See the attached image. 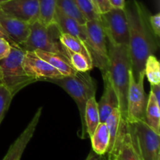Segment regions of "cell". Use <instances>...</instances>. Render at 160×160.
Here are the masks:
<instances>
[{
    "label": "cell",
    "instance_id": "obj_1",
    "mask_svg": "<svg viewBox=\"0 0 160 160\" xmlns=\"http://www.w3.org/2000/svg\"><path fill=\"white\" fill-rule=\"evenodd\" d=\"M125 12L129 30V49L132 72L137 81L145 69V60L159 48L149 22L150 13L144 4L138 0L125 1Z\"/></svg>",
    "mask_w": 160,
    "mask_h": 160
},
{
    "label": "cell",
    "instance_id": "obj_2",
    "mask_svg": "<svg viewBox=\"0 0 160 160\" xmlns=\"http://www.w3.org/2000/svg\"><path fill=\"white\" fill-rule=\"evenodd\" d=\"M109 66L108 72L119 99L121 117L127 121V97L130 71L132 69L128 46L114 43L107 38Z\"/></svg>",
    "mask_w": 160,
    "mask_h": 160
},
{
    "label": "cell",
    "instance_id": "obj_3",
    "mask_svg": "<svg viewBox=\"0 0 160 160\" xmlns=\"http://www.w3.org/2000/svg\"><path fill=\"white\" fill-rule=\"evenodd\" d=\"M45 81H48L59 85L74 100L79 110L81 122V132L78 133V135L82 139L87 138L88 134L86 131L84 114L87 102L89 98L95 97L97 84L95 80L88 71H78V73L73 76H64L56 79H46Z\"/></svg>",
    "mask_w": 160,
    "mask_h": 160
},
{
    "label": "cell",
    "instance_id": "obj_4",
    "mask_svg": "<svg viewBox=\"0 0 160 160\" xmlns=\"http://www.w3.org/2000/svg\"><path fill=\"white\" fill-rule=\"evenodd\" d=\"M60 34L61 31L56 22L43 25L40 21H37L31 24L29 37L20 47L24 51L33 52L39 49L56 53L70 61L69 50L61 42Z\"/></svg>",
    "mask_w": 160,
    "mask_h": 160
},
{
    "label": "cell",
    "instance_id": "obj_5",
    "mask_svg": "<svg viewBox=\"0 0 160 160\" xmlns=\"http://www.w3.org/2000/svg\"><path fill=\"white\" fill-rule=\"evenodd\" d=\"M25 51L19 45H12L9 56L0 60V84L6 87L15 96L26 86L35 82L23 67Z\"/></svg>",
    "mask_w": 160,
    "mask_h": 160
},
{
    "label": "cell",
    "instance_id": "obj_6",
    "mask_svg": "<svg viewBox=\"0 0 160 160\" xmlns=\"http://www.w3.org/2000/svg\"><path fill=\"white\" fill-rule=\"evenodd\" d=\"M128 128L142 160H160V135L142 121L128 123Z\"/></svg>",
    "mask_w": 160,
    "mask_h": 160
},
{
    "label": "cell",
    "instance_id": "obj_7",
    "mask_svg": "<svg viewBox=\"0 0 160 160\" xmlns=\"http://www.w3.org/2000/svg\"><path fill=\"white\" fill-rule=\"evenodd\" d=\"M88 34L89 52L92 56V63L101 71L102 75L108 72L109 53L107 38L105 33L101 20H89L86 23Z\"/></svg>",
    "mask_w": 160,
    "mask_h": 160
},
{
    "label": "cell",
    "instance_id": "obj_8",
    "mask_svg": "<svg viewBox=\"0 0 160 160\" xmlns=\"http://www.w3.org/2000/svg\"><path fill=\"white\" fill-rule=\"evenodd\" d=\"M145 71L142 72L136 81L132 69L130 71L129 87L127 97V122L134 123L142 121L145 123V111L148 96L144 89Z\"/></svg>",
    "mask_w": 160,
    "mask_h": 160
},
{
    "label": "cell",
    "instance_id": "obj_9",
    "mask_svg": "<svg viewBox=\"0 0 160 160\" xmlns=\"http://www.w3.org/2000/svg\"><path fill=\"white\" fill-rule=\"evenodd\" d=\"M106 38L118 45L128 46L129 30L123 8H113L100 15Z\"/></svg>",
    "mask_w": 160,
    "mask_h": 160
},
{
    "label": "cell",
    "instance_id": "obj_10",
    "mask_svg": "<svg viewBox=\"0 0 160 160\" xmlns=\"http://www.w3.org/2000/svg\"><path fill=\"white\" fill-rule=\"evenodd\" d=\"M23 67L27 74L36 81L64 77L56 68L39 57L34 52L25 51Z\"/></svg>",
    "mask_w": 160,
    "mask_h": 160
},
{
    "label": "cell",
    "instance_id": "obj_11",
    "mask_svg": "<svg viewBox=\"0 0 160 160\" xmlns=\"http://www.w3.org/2000/svg\"><path fill=\"white\" fill-rule=\"evenodd\" d=\"M0 10L28 24L39 21L38 0H9L0 4Z\"/></svg>",
    "mask_w": 160,
    "mask_h": 160
},
{
    "label": "cell",
    "instance_id": "obj_12",
    "mask_svg": "<svg viewBox=\"0 0 160 160\" xmlns=\"http://www.w3.org/2000/svg\"><path fill=\"white\" fill-rule=\"evenodd\" d=\"M42 112V107L38 108L37 112L33 117L32 120L30 121L27 128L23 130V132L20 134L15 142L10 145L9 150L6 152L2 160H20L23 153L26 148L27 145L32 138L34 132L36 131L39 120L41 118Z\"/></svg>",
    "mask_w": 160,
    "mask_h": 160
},
{
    "label": "cell",
    "instance_id": "obj_13",
    "mask_svg": "<svg viewBox=\"0 0 160 160\" xmlns=\"http://www.w3.org/2000/svg\"><path fill=\"white\" fill-rule=\"evenodd\" d=\"M105 123L109 134V147L106 155L114 156L128 131V122L122 118L120 109H116L108 117Z\"/></svg>",
    "mask_w": 160,
    "mask_h": 160
},
{
    "label": "cell",
    "instance_id": "obj_14",
    "mask_svg": "<svg viewBox=\"0 0 160 160\" xmlns=\"http://www.w3.org/2000/svg\"><path fill=\"white\" fill-rule=\"evenodd\" d=\"M0 23L10 40L17 45L27 41L31 33V24L7 15L0 10Z\"/></svg>",
    "mask_w": 160,
    "mask_h": 160
},
{
    "label": "cell",
    "instance_id": "obj_15",
    "mask_svg": "<svg viewBox=\"0 0 160 160\" xmlns=\"http://www.w3.org/2000/svg\"><path fill=\"white\" fill-rule=\"evenodd\" d=\"M104 91L101 99L98 102L100 123H105L112 111L119 108V99L115 88L112 84L109 72L102 75Z\"/></svg>",
    "mask_w": 160,
    "mask_h": 160
},
{
    "label": "cell",
    "instance_id": "obj_16",
    "mask_svg": "<svg viewBox=\"0 0 160 160\" xmlns=\"http://www.w3.org/2000/svg\"><path fill=\"white\" fill-rule=\"evenodd\" d=\"M55 21L59 26L61 32L67 33L79 38L86 45L89 51L90 43H89L88 34L86 25L80 24L73 18L63 13L57 7H56V13H55Z\"/></svg>",
    "mask_w": 160,
    "mask_h": 160
},
{
    "label": "cell",
    "instance_id": "obj_17",
    "mask_svg": "<svg viewBox=\"0 0 160 160\" xmlns=\"http://www.w3.org/2000/svg\"><path fill=\"white\" fill-rule=\"evenodd\" d=\"M33 52H34L42 59L46 61L52 67L56 68L63 76H73L78 73V71L71 65L70 61L60 55L48 52L39 49H36Z\"/></svg>",
    "mask_w": 160,
    "mask_h": 160
},
{
    "label": "cell",
    "instance_id": "obj_18",
    "mask_svg": "<svg viewBox=\"0 0 160 160\" xmlns=\"http://www.w3.org/2000/svg\"><path fill=\"white\" fill-rule=\"evenodd\" d=\"M145 123L153 131L160 135V104L152 92L148 95Z\"/></svg>",
    "mask_w": 160,
    "mask_h": 160
},
{
    "label": "cell",
    "instance_id": "obj_19",
    "mask_svg": "<svg viewBox=\"0 0 160 160\" xmlns=\"http://www.w3.org/2000/svg\"><path fill=\"white\" fill-rule=\"evenodd\" d=\"M90 138L92 150L98 155H106L109 143V134L106 123H99Z\"/></svg>",
    "mask_w": 160,
    "mask_h": 160
},
{
    "label": "cell",
    "instance_id": "obj_20",
    "mask_svg": "<svg viewBox=\"0 0 160 160\" xmlns=\"http://www.w3.org/2000/svg\"><path fill=\"white\" fill-rule=\"evenodd\" d=\"M84 120H85L88 137L91 138L100 123L98 102L95 99V97L89 98L88 101L87 102L85 114H84Z\"/></svg>",
    "mask_w": 160,
    "mask_h": 160
},
{
    "label": "cell",
    "instance_id": "obj_21",
    "mask_svg": "<svg viewBox=\"0 0 160 160\" xmlns=\"http://www.w3.org/2000/svg\"><path fill=\"white\" fill-rule=\"evenodd\" d=\"M117 160H142L136 150L129 131H127L117 152L114 155Z\"/></svg>",
    "mask_w": 160,
    "mask_h": 160
},
{
    "label": "cell",
    "instance_id": "obj_22",
    "mask_svg": "<svg viewBox=\"0 0 160 160\" xmlns=\"http://www.w3.org/2000/svg\"><path fill=\"white\" fill-rule=\"evenodd\" d=\"M60 41L62 42V45L66 47L68 50L73 52L79 53V54L82 55L83 56L86 58L88 61L90 62V64L92 63V56H91L90 52H89L88 49L86 47V45L81 42L79 38L72 36L70 34H67V33L61 32L60 34ZM94 67V66H93Z\"/></svg>",
    "mask_w": 160,
    "mask_h": 160
},
{
    "label": "cell",
    "instance_id": "obj_23",
    "mask_svg": "<svg viewBox=\"0 0 160 160\" xmlns=\"http://www.w3.org/2000/svg\"><path fill=\"white\" fill-rule=\"evenodd\" d=\"M56 7L59 8L66 15L78 22L80 24L85 25L87 23V20L77 6L74 0H56Z\"/></svg>",
    "mask_w": 160,
    "mask_h": 160
},
{
    "label": "cell",
    "instance_id": "obj_24",
    "mask_svg": "<svg viewBox=\"0 0 160 160\" xmlns=\"http://www.w3.org/2000/svg\"><path fill=\"white\" fill-rule=\"evenodd\" d=\"M39 8V21L43 25L55 23L56 0H38Z\"/></svg>",
    "mask_w": 160,
    "mask_h": 160
},
{
    "label": "cell",
    "instance_id": "obj_25",
    "mask_svg": "<svg viewBox=\"0 0 160 160\" xmlns=\"http://www.w3.org/2000/svg\"><path fill=\"white\" fill-rule=\"evenodd\" d=\"M145 76L151 84H160V63L155 55H150L145 60Z\"/></svg>",
    "mask_w": 160,
    "mask_h": 160
},
{
    "label": "cell",
    "instance_id": "obj_26",
    "mask_svg": "<svg viewBox=\"0 0 160 160\" xmlns=\"http://www.w3.org/2000/svg\"><path fill=\"white\" fill-rule=\"evenodd\" d=\"M74 1L87 21L101 19L100 14L97 12L95 6L91 0H74Z\"/></svg>",
    "mask_w": 160,
    "mask_h": 160
},
{
    "label": "cell",
    "instance_id": "obj_27",
    "mask_svg": "<svg viewBox=\"0 0 160 160\" xmlns=\"http://www.w3.org/2000/svg\"><path fill=\"white\" fill-rule=\"evenodd\" d=\"M70 53V62L73 68L78 72H86L93 69V66L86 59L84 56L79 53L73 52L69 50Z\"/></svg>",
    "mask_w": 160,
    "mask_h": 160
},
{
    "label": "cell",
    "instance_id": "obj_28",
    "mask_svg": "<svg viewBox=\"0 0 160 160\" xmlns=\"http://www.w3.org/2000/svg\"><path fill=\"white\" fill-rule=\"evenodd\" d=\"M12 95L6 87L0 84V124L12 102Z\"/></svg>",
    "mask_w": 160,
    "mask_h": 160
},
{
    "label": "cell",
    "instance_id": "obj_29",
    "mask_svg": "<svg viewBox=\"0 0 160 160\" xmlns=\"http://www.w3.org/2000/svg\"><path fill=\"white\" fill-rule=\"evenodd\" d=\"M93 5L95 6L97 12L101 15L108 12L112 8L111 6L109 0H91Z\"/></svg>",
    "mask_w": 160,
    "mask_h": 160
},
{
    "label": "cell",
    "instance_id": "obj_30",
    "mask_svg": "<svg viewBox=\"0 0 160 160\" xmlns=\"http://www.w3.org/2000/svg\"><path fill=\"white\" fill-rule=\"evenodd\" d=\"M149 22L152 30L158 39L160 37V13L157 12L155 15H150Z\"/></svg>",
    "mask_w": 160,
    "mask_h": 160
},
{
    "label": "cell",
    "instance_id": "obj_31",
    "mask_svg": "<svg viewBox=\"0 0 160 160\" xmlns=\"http://www.w3.org/2000/svg\"><path fill=\"white\" fill-rule=\"evenodd\" d=\"M12 49V45L6 39L0 38V60L7 57Z\"/></svg>",
    "mask_w": 160,
    "mask_h": 160
},
{
    "label": "cell",
    "instance_id": "obj_32",
    "mask_svg": "<svg viewBox=\"0 0 160 160\" xmlns=\"http://www.w3.org/2000/svg\"><path fill=\"white\" fill-rule=\"evenodd\" d=\"M160 104V84H151V91Z\"/></svg>",
    "mask_w": 160,
    "mask_h": 160
},
{
    "label": "cell",
    "instance_id": "obj_33",
    "mask_svg": "<svg viewBox=\"0 0 160 160\" xmlns=\"http://www.w3.org/2000/svg\"><path fill=\"white\" fill-rule=\"evenodd\" d=\"M106 159V155L102 156V155H98L95 153V152L92 150L90 152L88 157L86 158L85 160H105Z\"/></svg>",
    "mask_w": 160,
    "mask_h": 160
},
{
    "label": "cell",
    "instance_id": "obj_34",
    "mask_svg": "<svg viewBox=\"0 0 160 160\" xmlns=\"http://www.w3.org/2000/svg\"><path fill=\"white\" fill-rule=\"evenodd\" d=\"M111 6L113 8H123L125 5V0H109Z\"/></svg>",
    "mask_w": 160,
    "mask_h": 160
},
{
    "label": "cell",
    "instance_id": "obj_35",
    "mask_svg": "<svg viewBox=\"0 0 160 160\" xmlns=\"http://www.w3.org/2000/svg\"><path fill=\"white\" fill-rule=\"evenodd\" d=\"M0 38H3L6 39V40H7L12 45H17V44H15L14 42H12V41L10 40V38H9V36L7 35V34H6V32L5 31V30L3 29V28L2 27L1 23H0Z\"/></svg>",
    "mask_w": 160,
    "mask_h": 160
},
{
    "label": "cell",
    "instance_id": "obj_36",
    "mask_svg": "<svg viewBox=\"0 0 160 160\" xmlns=\"http://www.w3.org/2000/svg\"><path fill=\"white\" fill-rule=\"evenodd\" d=\"M105 160H117L115 156H112V155H106V159Z\"/></svg>",
    "mask_w": 160,
    "mask_h": 160
},
{
    "label": "cell",
    "instance_id": "obj_37",
    "mask_svg": "<svg viewBox=\"0 0 160 160\" xmlns=\"http://www.w3.org/2000/svg\"><path fill=\"white\" fill-rule=\"evenodd\" d=\"M8 1H9V0H0V4H2V3L6 2Z\"/></svg>",
    "mask_w": 160,
    "mask_h": 160
}]
</instances>
